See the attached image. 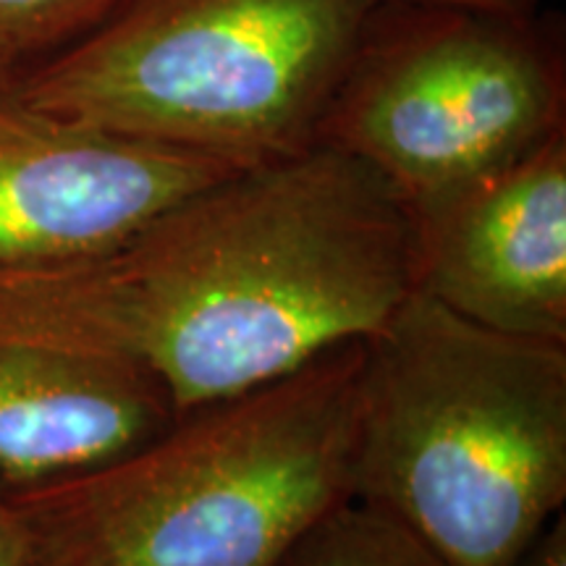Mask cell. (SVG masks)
Returning a JSON list of instances; mask_svg holds the SVG:
<instances>
[{
	"mask_svg": "<svg viewBox=\"0 0 566 566\" xmlns=\"http://www.w3.org/2000/svg\"><path fill=\"white\" fill-rule=\"evenodd\" d=\"M415 292L405 200L313 145L197 189L108 250L0 265V336L137 363L181 415L367 342Z\"/></svg>",
	"mask_w": 566,
	"mask_h": 566,
	"instance_id": "obj_1",
	"label": "cell"
},
{
	"mask_svg": "<svg viewBox=\"0 0 566 566\" xmlns=\"http://www.w3.org/2000/svg\"><path fill=\"white\" fill-rule=\"evenodd\" d=\"M365 342L176 415L124 454L9 488L24 566H275L352 501Z\"/></svg>",
	"mask_w": 566,
	"mask_h": 566,
	"instance_id": "obj_2",
	"label": "cell"
},
{
	"mask_svg": "<svg viewBox=\"0 0 566 566\" xmlns=\"http://www.w3.org/2000/svg\"><path fill=\"white\" fill-rule=\"evenodd\" d=\"M352 499L451 566H509L566 501V344L415 292L365 342Z\"/></svg>",
	"mask_w": 566,
	"mask_h": 566,
	"instance_id": "obj_3",
	"label": "cell"
},
{
	"mask_svg": "<svg viewBox=\"0 0 566 566\" xmlns=\"http://www.w3.org/2000/svg\"><path fill=\"white\" fill-rule=\"evenodd\" d=\"M380 0H122L19 69L40 108L237 168L317 132Z\"/></svg>",
	"mask_w": 566,
	"mask_h": 566,
	"instance_id": "obj_4",
	"label": "cell"
},
{
	"mask_svg": "<svg viewBox=\"0 0 566 566\" xmlns=\"http://www.w3.org/2000/svg\"><path fill=\"white\" fill-rule=\"evenodd\" d=\"M566 126L562 24L380 0L317 132L417 208Z\"/></svg>",
	"mask_w": 566,
	"mask_h": 566,
	"instance_id": "obj_5",
	"label": "cell"
},
{
	"mask_svg": "<svg viewBox=\"0 0 566 566\" xmlns=\"http://www.w3.org/2000/svg\"><path fill=\"white\" fill-rule=\"evenodd\" d=\"M0 61V265L118 244L168 205L242 168L40 108Z\"/></svg>",
	"mask_w": 566,
	"mask_h": 566,
	"instance_id": "obj_6",
	"label": "cell"
},
{
	"mask_svg": "<svg viewBox=\"0 0 566 566\" xmlns=\"http://www.w3.org/2000/svg\"><path fill=\"white\" fill-rule=\"evenodd\" d=\"M409 212L417 292L491 331L566 344V126Z\"/></svg>",
	"mask_w": 566,
	"mask_h": 566,
	"instance_id": "obj_7",
	"label": "cell"
},
{
	"mask_svg": "<svg viewBox=\"0 0 566 566\" xmlns=\"http://www.w3.org/2000/svg\"><path fill=\"white\" fill-rule=\"evenodd\" d=\"M176 417L166 386L108 354L0 336V480L24 488L87 470Z\"/></svg>",
	"mask_w": 566,
	"mask_h": 566,
	"instance_id": "obj_8",
	"label": "cell"
},
{
	"mask_svg": "<svg viewBox=\"0 0 566 566\" xmlns=\"http://www.w3.org/2000/svg\"><path fill=\"white\" fill-rule=\"evenodd\" d=\"M275 566H451L405 525L346 501L310 527Z\"/></svg>",
	"mask_w": 566,
	"mask_h": 566,
	"instance_id": "obj_9",
	"label": "cell"
},
{
	"mask_svg": "<svg viewBox=\"0 0 566 566\" xmlns=\"http://www.w3.org/2000/svg\"><path fill=\"white\" fill-rule=\"evenodd\" d=\"M122 0H0V61L27 66L101 24Z\"/></svg>",
	"mask_w": 566,
	"mask_h": 566,
	"instance_id": "obj_10",
	"label": "cell"
},
{
	"mask_svg": "<svg viewBox=\"0 0 566 566\" xmlns=\"http://www.w3.org/2000/svg\"><path fill=\"white\" fill-rule=\"evenodd\" d=\"M509 566H566V516H556Z\"/></svg>",
	"mask_w": 566,
	"mask_h": 566,
	"instance_id": "obj_11",
	"label": "cell"
},
{
	"mask_svg": "<svg viewBox=\"0 0 566 566\" xmlns=\"http://www.w3.org/2000/svg\"><path fill=\"white\" fill-rule=\"evenodd\" d=\"M0 566H24L19 527L13 520L9 488L3 485V480H0Z\"/></svg>",
	"mask_w": 566,
	"mask_h": 566,
	"instance_id": "obj_12",
	"label": "cell"
},
{
	"mask_svg": "<svg viewBox=\"0 0 566 566\" xmlns=\"http://www.w3.org/2000/svg\"><path fill=\"white\" fill-rule=\"evenodd\" d=\"M417 3L470 6V9L504 11V13H537V0H417Z\"/></svg>",
	"mask_w": 566,
	"mask_h": 566,
	"instance_id": "obj_13",
	"label": "cell"
}]
</instances>
